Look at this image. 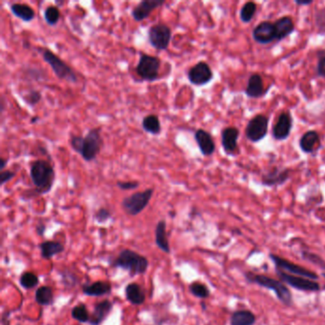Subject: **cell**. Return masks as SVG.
Segmentation results:
<instances>
[{
	"mask_svg": "<svg viewBox=\"0 0 325 325\" xmlns=\"http://www.w3.org/2000/svg\"><path fill=\"white\" fill-rule=\"evenodd\" d=\"M194 137L202 155L210 156L214 154L215 151V144L211 133L207 132L204 129H198L195 132Z\"/></svg>",
	"mask_w": 325,
	"mask_h": 325,
	"instance_id": "17",
	"label": "cell"
},
{
	"mask_svg": "<svg viewBox=\"0 0 325 325\" xmlns=\"http://www.w3.org/2000/svg\"><path fill=\"white\" fill-rule=\"evenodd\" d=\"M35 300L37 303L42 306L52 305L53 303V293L52 287L50 286H41L36 291Z\"/></svg>",
	"mask_w": 325,
	"mask_h": 325,
	"instance_id": "30",
	"label": "cell"
},
{
	"mask_svg": "<svg viewBox=\"0 0 325 325\" xmlns=\"http://www.w3.org/2000/svg\"><path fill=\"white\" fill-rule=\"evenodd\" d=\"M42 99V94L38 90H31L23 96V100L31 107H34L39 103Z\"/></svg>",
	"mask_w": 325,
	"mask_h": 325,
	"instance_id": "36",
	"label": "cell"
},
{
	"mask_svg": "<svg viewBox=\"0 0 325 325\" xmlns=\"http://www.w3.org/2000/svg\"><path fill=\"white\" fill-rule=\"evenodd\" d=\"M252 36L254 40L259 44H269L276 40V33L274 23L270 21H262L253 31Z\"/></svg>",
	"mask_w": 325,
	"mask_h": 325,
	"instance_id": "15",
	"label": "cell"
},
{
	"mask_svg": "<svg viewBox=\"0 0 325 325\" xmlns=\"http://www.w3.org/2000/svg\"><path fill=\"white\" fill-rule=\"evenodd\" d=\"M111 265L115 268L126 270L130 273L131 277H133L146 273L149 267V261L141 254L129 249H124L119 253L118 258L112 262Z\"/></svg>",
	"mask_w": 325,
	"mask_h": 325,
	"instance_id": "4",
	"label": "cell"
},
{
	"mask_svg": "<svg viewBox=\"0 0 325 325\" xmlns=\"http://www.w3.org/2000/svg\"><path fill=\"white\" fill-rule=\"evenodd\" d=\"M30 177L38 195L48 194L56 180V170L50 160L36 159L30 164Z\"/></svg>",
	"mask_w": 325,
	"mask_h": 325,
	"instance_id": "2",
	"label": "cell"
},
{
	"mask_svg": "<svg viewBox=\"0 0 325 325\" xmlns=\"http://www.w3.org/2000/svg\"><path fill=\"white\" fill-rule=\"evenodd\" d=\"M20 285L23 288L33 289L37 286V284L39 283V280L36 274L32 273V272H25L21 275L20 279H19Z\"/></svg>",
	"mask_w": 325,
	"mask_h": 325,
	"instance_id": "35",
	"label": "cell"
},
{
	"mask_svg": "<svg viewBox=\"0 0 325 325\" xmlns=\"http://www.w3.org/2000/svg\"><path fill=\"white\" fill-rule=\"evenodd\" d=\"M70 145L75 153L82 155L86 163L95 160L104 146L102 128H92L84 137L76 134L71 136Z\"/></svg>",
	"mask_w": 325,
	"mask_h": 325,
	"instance_id": "1",
	"label": "cell"
},
{
	"mask_svg": "<svg viewBox=\"0 0 325 325\" xmlns=\"http://www.w3.org/2000/svg\"><path fill=\"white\" fill-rule=\"evenodd\" d=\"M114 304L110 301L105 300L103 302L96 303L95 309L93 311L89 324L90 325H101L104 320L108 318L112 310H113Z\"/></svg>",
	"mask_w": 325,
	"mask_h": 325,
	"instance_id": "19",
	"label": "cell"
},
{
	"mask_svg": "<svg viewBox=\"0 0 325 325\" xmlns=\"http://www.w3.org/2000/svg\"><path fill=\"white\" fill-rule=\"evenodd\" d=\"M38 119H39V118H38V117H34V118H32V119H31V123H32V124L36 123Z\"/></svg>",
	"mask_w": 325,
	"mask_h": 325,
	"instance_id": "46",
	"label": "cell"
},
{
	"mask_svg": "<svg viewBox=\"0 0 325 325\" xmlns=\"http://www.w3.org/2000/svg\"><path fill=\"white\" fill-rule=\"evenodd\" d=\"M155 244L161 251L170 254V244L166 235V222L161 220L157 222L155 227Z\"/></svg>",
	"mask_w": 325,
	"mask_h": 325,
	"instance_id": "26",
	"label": "cell"
},
{
	"mask_svg": "<svg viewBox=\"0 0 325 325\" xmlns=\"http://www.w3.org/2000/svg\"><path fill=\"white\" fill-rule=\"evenodd\" d=\"M15 177V172L11 170L1 171L0 173V185L3 186Z\"/></svg>",
	"mask_w": 325,
	"mask_h": 325,
	"instance_id": "42",
	"label": "cell"
},
{
	"mask_svg": "<svg viewBox=\"0 0 325 325\" xmlns=\"http://www.w3.org/2000/svg\"><path fill=\"white\" fill-rule=\"evenodd\" d=\"M189 82L195 86H204L214 78V73L205 61H200L191 67L187 73Z\"/></svg>",
	"mask_w": 325,
	"mask_h": 325,
	"instance_id": "12",
	"label": "cell"
},
{
	"mask_svg": "<svg viewBox=\"0 0 325 325\" xmlns=\"http://www.w3.org/2000/svg\"><path fill=\"white\" fill-rule=\"evenodd\" d=\"M82 292L85 295L91 296L109 295L112 292V284L108 281H96L89 285H83Z\"/></svg>",
	"mask_w": 325,
	"mask_h": 325,
	"instance_id": "23",
	"label": "cell"
},
{
	"mask_svg": "<svg viewBox=\"0 0 325 325\" xmlns=\"http://www.w3.org/2000/svg\"><path fill=\"white\" fill-rule=\"evenodd\" d=\"M257 12V4L254 2H246L240 9L239 18L243 23H249L254 18Z\"/></svg>",
	"mask_w": 325,
	"mask_h": 325,
	"instance_id": "31",
	"label": "cell"
},
{
	"mask_svg": "<svg viewBox=\"0 0 325 325\" xmlns=\"http://www.w3.org/2000/svg\"><path fill=\"white\" fill-rule=\"evenodd\" d=\"M141 126H142V129L144 132L154 134V136L159 134L163 131V127H161L159 118L154 114H150L146 117H144L142 119Z\"/></svg>",
	"mask_w": 325,
	"mask_h": 325,
	"instance_id": "28",
	"label": "cell"
},
{
	"mask_svg": "<svg viewBox=\"0 0 325 325\" xmlns=\"http://www.w3.org/2000/svg\"><path fill=\"white\" fill-rule=\"evenodd\" d=\"M154 195V188H148L141 192L133 193L126 197L121 202V207L129 215H138L148 206Z\"/></svg>",
	"mask_w": 325,
	"mask_h": 325,
	"instance_id": "7",
	"label": "cell"
},
{
	"mask_svg": "<svg viewBox=\"0 0 325 325\" xmlns=\"http://www.w3.org/2000/svg\"><path fill=\"white\" fill-rule=\"evenodd\" d=\"M45 230H46V226H45L43 223H39V224H37V233L38 236H43V235H44Z\"/></svg>",
	"mask_w": 325,
	"mask_h": 325,
	"instance_id": "43",
	"label": "cell"
},
{
	"mask_svg": "<svg viewBox=\"0 0 325 325\" xmlns=\"http://www.w3.org/2000/svg\"><path fill=\"white\" fill-rule=\"evenodd\" d=\"M244 276L249 283H255L263 288L273 291L278 300L282 304L286 306H291L293 304V295L288 287L282 281H277L275 279L267 277L265 275L252 272H246Z\"/></svg>",
	"mask_w": 325,
	"mask_h": 325,
	"instance_id": "3",
	"label": "cell"
},
{
	"mask_svg": "<svg viewBox=\"0 0 325 325\" xmlns=\"http://www.w3.org/2000/svg\"><path fill=\"white\" fill-rule=\"evenodd\" d=\"M302 257H303V259L310 261L313 264L318 266L320 269L325 271V260L321 259L318 255H316V254L311 253L309 251H303L302 252Z\"/></svg>",
	"mask_w": 325,
	"mask_h": 325,
	"instance_id": "38",
	"label": "cell"
},
{
	"mask_svg": "<svg viewBox=\"0 0 325 325\" xmlns=\"http://www.w3.org/2000/svg\"><path fill=\"white\" fill-rule=\"evenodd\" d=\"M44 19L50 26L57 25L60 19V10L58 6L50 5L45 9Z\"/></svg>",
	"mask_w": 325,
	"mask_h": 325,
	"instance_id": "32",
	"label": "cell"
},
{
	"mask_svg": "<svg viewBox=\"0 0 325 325\" xmlns=\"http://www.w3.org/2000/svg\"><path fill=\"white\" fill-rule=\"evenodd\" d=\"M112 216V213L107 208H100L98 209L95 214V220L98 223H103L107 222Z\"/></svg>",
	"mask_w": 325,
	"mask_h": 325,
	"instance_id": "40",
	"label": "cell"
},
{
	"mask_svg": "<svg viewBox=\"0 0 325 325\" xmlns=\"http://www.w3.org/2000/svg\"><path fill=\"white\" fill-rule=\"evenodd\" d=\"M189 290L191 292V294L199 299H207L210 296V290L207 287L205 284L201 283V282H193L190 284Z\"/></svg>",
	"mask_w": 325,
	"mask_h": 325,
	"instance_id": "34",
	"label": "cell"
},
{
	"mask_svg": "<svg viewBox=\"0 0 325 325\" xmlns=\"http://www.w3.org/2000/svg\"><path fill=\"white\" fill-rule=\"evenodd\" d=\"M72 317L75 320H77L80 323H85L89 322L90 320V315H89L88 309L86 307L85 304H78L76 306H74L72 310Z\"/></svg>",
	"mask_w": 325,
	"mask_h": 325,
	"instance_id": "33",
	"label": "cell"
},
{
	"mask_svg": "<svg viewBox=\"0 0 325 325\" xmlns=\"http://www.w3.org/2000/svg\"><path fill=\"white\" fill-rule=\"evenodd\" d=\"M39 248L41 251V257L45 259H52L55 256L64 251L63 244L52 240H47L42 242L39 245Z\"/></svg>",
	"mask_w": 325,
	"mask_h": 325,
	"instance_id": "29",
	"label": "cell"
},
{
	"mask_svg": "<svg viewBox=\"0 0 325 325\" xmlns=\"http://www.w3.org/2000/svg\"><path fill=\"white\" fill-rule=\"evenodd\" d=\"M172 39V30L163 22L152 25L148 30V41L157 51H165L168 49Z\"/></svg>",
	"mask_w": 325,
	"mask_h": 325,
	"instance_id": "8",
	"label": "cell"
},
{
	"mask_svg": "<svg viewBox=\"0 0 325 325\" xmlns=\"http://www.w3.org/2000/svg\"><path fill=\"white\" fill-rule=\"evenodd\" d=\"M276 272L280 278V281H282L283 283H286L287 285L295 290L303 292H318L320 290V285L317 281L290 275L280 270H276Z\"/></svg>",
	"mask_w": 325,
	"mask_h": 325,
	"instance_id": "11",
	"label": "cell"
},
{
	"mask_svg": "<svg viewBox=\"0 0 325 325\" xmlns=\"http://www.w3.org/2000/svg\"><path fill=\"white\" fill-rule=\"evenodd\" d=\"M264 94L265 90L263 87L262 77L259 74H252L245 88V95L250 98H259Z\"/></svg>",
	"mask_w": 325,
	"mask_h": 325,
	"instance_id": "22",
	"label": "cell"
},
{
	"mask_svg": "<svg viewBox=\"0 0 325 325\" xmlns=\"http://www.w3.org/2000/svg\"><path fill=\"white\" fill-rule=\"evenodd\" d=\"M42 59L45 62L52 68V72L57 75V77L70 83H76L78 82V76L74 72V69L67 64L66 62L55 52L47 48L39 49Z\"/></svg>",
	"mask_w": 325,
	"mask_h": 325,
	"instance_id": "5",
	"label": "cell"
},
{
	"mask_svg": "<svg viewBox=\"0 0 325 325\" xmlns=\"http://www.w3.org/2000/svg\"><path fill=\"white\" fill-rule=\"evenodd\" d=\"M321 147L320 138L317 131H308L303 133L300 140V148L305 154L316 153Z\"/></svg>",
	"mask_w": 325,
	"mask_h": 325,
	"instance_id": "20",
	"label": "cell"
},
{
	"mask_svg": "<svg viewBox=\"0 0 325 325\" xmlns=\"http://www.w3.org/2000/svg\"><path fill=\"white\" fill-rule=\"evenodd\" d=\"M296 5H300V6H304V5H310L313 3V1H295Z\"/></svg>",
	"mask_w": 325,
	"mask_h": 325,
	"instance_id": "45",
	"label": "cell"
},
{
	"mask_svg": "<svg viewBox=\"0 0 325 325\" xmlns=\"http://www.w3.org/2000/svg\"><path fill=\"white\" fill-rule=\"evenodd\" d=\"M290 177V170L289 169H280L274 167L264 173L261 176V183L268 187H274L278 185L284 184Z\"/></svg>",
	"mask_w": 325,
	"mask_h": 325,
	"instance_id": "16",
	"label": "cell"
},
{
	"mask_svg": "<svg viewBox=\"0 0 325 325\" xmlns=\"http://www.w3.org/2000/svg\"><path fill=\"white\" fill-rule=\"evenodd\" d=\"M125 295L127 301L133 305H141L145 303V292L138 283H129L126 286Z\"/></svg>",
	"mask_w": 325,
	"mask_h": 325,
	"instance_id": "24",
	"label": "cell"
},
{
	"mask_svg": "<svg viewBox=\"0 0 325 325\" xmlns=\"http://www.w3.org/2000/svg\"><path fill=\"white\" fill-rule=\"evenodd\" d=\"M8 158H4V157H1L0 158V170L4 171L8 164Z\"/></svg>",
	"mask_w": 325,
	"mask_h": 325,
	"instance_id": "44",
	"label": "cell"
},
{
	"mask_svg": "<svg viewBox=\"0 0 325 325\" xmlns=\"http://www.w3.org/2000/svg\"><path fill=\"white\" fill-rule=\"evenodd\" d=\"M322 276H323V278L325 279V273L322 274ZM324 290H325V285H324Z\"/></svg>",
	"mask_w": 325,
	"mask_h": 325,
	"instance_id": "47",
	"label": "cell"
},
{
	"mask_svg": "<svg viewBox=\"0 0 325 325\" xmlns=\"http://www.w3.org/2000/svg\"><path fill=\"white\" fill-rule=\"evenodd\" d=\"M269 118L262 114H259L250 119L245 128V137L251 142L262 141L268 133Z\"/></svg>",
	"mask_w": 325,
	"mask_h": 325,
	"instance_id": "10",
	"label": "cell"
},
{
	"mask_svg": "<svg viewBox=\"0 0 325 325\" xmlns=\"http://www.w3.org/2000/svg\"><path fill=\"white\" fill-rule=\"evenodd\" d=\"M269 258L273 261L274 264L276 266V270H280V271L290 274V275L303 277V278H306V279L313 280V281L318 280V274L311 271V270L303 267V266L297 265L295 263H293L292 261H290L288 259H283L280 256L275 255V254H272V253L269 255Z\"/></svg>",
	"mask_w": 325,
	"mask_h": 325,
	"instance_id": "9",
	"label": "cell"
},
{
	"mask_svg": "<svg viewBox=\"0 0 325 325\" xmlns=\"http://www.w3.org/2000/svg\"><path fill=\"white\" fill-rule=\"evenodd\" d=\"M11 12L15 17L21 19L24 22H31L36 17V12L33 8L25 3H13L11 6Z\"/></svg>",
	"mask_w": 325,
	"mask_h": 325,
	"instance_id": "25",
	"label": "cell"
},
{
	"mask_svg": "<svg viewBox=\"0 0 325 325\" xmlns=\"http://www.w3.org/2000/svg\"><path fill=\"white\" fill-rule=\"evenodd\" d=\"M161 66V59L155 56L141 52L140 59L134 68L136 73L142 80L154 82L159 78V69Z\"/></svg>",
	"mask_w": 325,
	"mask_h": 325,
	"instance_id": "6",
	"label": "cell"
},
{
	"mask_svg": "<svg viewBox=\"0 0 325 325\" xmlns=\"http://www.w3.org/2000/svg\"><path fill=\"white\" fill-rule=\"evenodd\" d=\"M293 118L289 112H282L273 127V138L276 141H285L291 133Z\"/></svg>",
	"mask_w": 325,
	"mask_h": 325,
	"instance_id": "14",
	"label": "cell"
},
{
	"mask_svg": "<svg viewBox=\"0 0 325 325\" xmlns=\"http://www.w3.org/2000/svg\"><path fill=\"white\" fill-rule=\"evenodd\" d=\"M315 25L318 34L325 36V7L317 10L315 15Z\"/></svg>",
	"mask_w": 325,
	"mask_h": 325,
	"instance_id": "37",
	"label": "cell"
},
{
	"mask_svg": "<svg viewBox=\"0 0 325 325\" xmlns=\"http://www.w3.org/2000/svg\"><path fill=\"white\" fill-rule=\"evenodd\" d=\"M164 4L165 1L163 0H142L133 7L131 15L134 21L141 22L148 18L157 8L161 7Z\"/></svg>",
	"mask_w": 325,
	"mask_h": 325,
	"instance_id": "13",
	"label": "cell"
},
{
	"mask_svg": "<svg viewBox=\"0 0 325 325\" xmlns=\"http://www.w3.org/2000/svg\"><path fill=\"white\" fill-rule=\"evenodd\" d=\"M256 315L250 310L235 311L230 317V325H255Z\"/></svg>",
	"mask_w": 325,
	"mask_h": 325,
	"instance_id": "27",
	"label": "cell"
},
{
	"mask_svg": "<svg viewBox=\"0 0 325 325\" xmlns=\"http://www.w3.org/2000/svg\"><path fill=\"white\" fill-rule=\"evenodd\" d=\"M239 131L236 127H226L222 131V145L228 155H235L237 150V140Z\"/></svg>",
	"mask_w": 325,
	"mask_h": 325,
	"instance_id": "18",
	"label": "cell"
},
{
	"mask_svg": "<svg viewBox=\"0 0 325 325\" xmlns=\"http://www.w3.org/2000/svg\"><path fill=\"white\" fill-rule=\"evenodd\" d=\"M276 40L281 41L289 37L295 31V24L290 16H282L274 23Z\"/></svg>",
	"mask_w": 325,
	"mask_h": 325,
	"instance_id": "21",
	"label": "cell"
},
{
	"mask_svg": "<svg viewBox=\"0 0 325 325\" xmlns=\"http://www.w3.org/2000/svg\"><path fill=\"white\" fill-rule=\"evenodd\" d=\"M141 183L139 181H118L117 186L121 190H134L140 187Z\"/></svg>",
	"mask_w": 325,
	"mask_h": 325,
	"instance_id": "41",
	"label": "cell"
},
{
	"mask_svg": "<svg viewBox=\"0 0 325 325\" xmlns=\"http://www.w3.org/2000/svg\"><path fill=\"white\" fill-rule=\"evenodd\" d=\"M317 75L319 77H325V49L318 50L317 52Z\"/></svg>",
	"mask_w": 325,
	"mask_h": 325,
	"instance_id": "39",
	"label": "cell"
}]
</instances>
